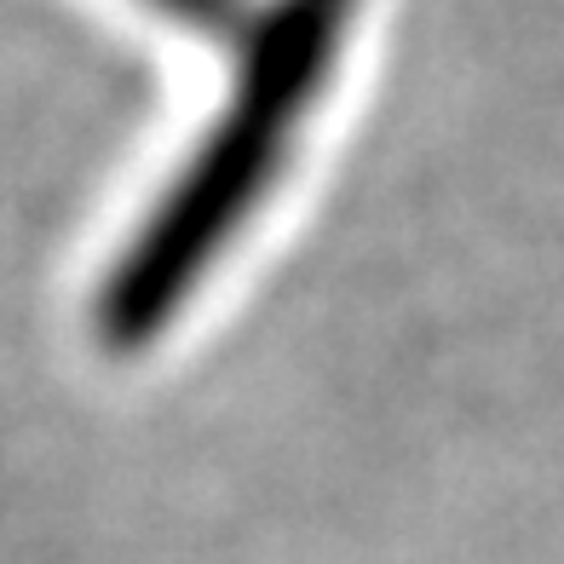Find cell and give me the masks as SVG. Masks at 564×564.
Returning a JSON list of instances; mask_svg holds the SVG:
<instances>
[{
  "label": "cell",
  "instance_id": "cell-1",
  "mask_svg": "<svg viewBox=\"0 0 564 564\" xmlns=\"http://www.w3.org/2000/svg\"><path fill=\"white\" fill-rule=\"evenodd\" d=\"M357 7L364 0H271L265 18L248 30L237 82L208 139L173 173L167 196L150 208L139 237L105 276L93 312L105 346L139 351L162 340L230 242L248 230V219L265 208L300 127L323 98Z\"/></svg>",
  "mask_w": 564,
  "mask_h": 564
},
{
  "label": "cell",
  "instance_id": "cell-2",
  "mask_svg": "<svg viewBox=\"0 0 564 564\" xmlns=\"http://www.w3.org/2000/svg\"><path fill=\"white\" fill-rule=\"evenodd\" d=\"M150 7H162L167 18L191 23V30H214V35L242 23V0H150Z\"/></svg>",
  "mask_w": 564,
  "mask_h": 564
}]
</instances>
